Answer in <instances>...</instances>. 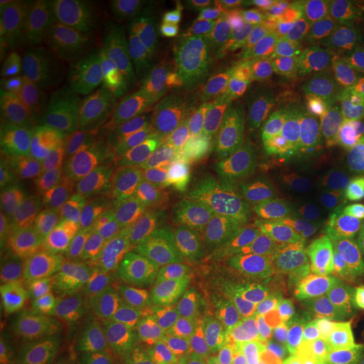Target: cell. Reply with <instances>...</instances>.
Listing matches in <instances>:
<instances>
[{"instance_id": "6da1fadb", "label": "cell", "mask_w": 364, "mask_h": 364, "mask_svg": "<svg viewBox=\"0 0 364 364\" xmlns=\"http://www.w3.org/2000/svg\"><path fill=\"white\" fill-rule=\"evenodd\" d=\"M56 179L108 226L149 220L167 188L162 161L115 117L75 118L56 144Z\"/></svg>"}, {"instance_id": "7a4b0ae2", "label": "cell", "mask_w": 364, "mask_h": 364, "mask_svg": "<svg viewBox=\"0 0 364 364\" xmlns=\"http://www.w3.org/2000/svg\"><path fill=\"white\" fill-rule=\"evenodd\" d=\"M206 250L169 215L134 226L122 247L115 280L95 314H113L172 338L196 326Z\"/></svg>"}, {"instance_id": "3957f363", "label": "cell", "mask_w": 364, "mask_h": 364, "mask_svg": "<svg viewBox=\"0 0 364 364\" xmlns=\"http://www.w3.org/2000/svg\"><path fill=\"white\" fill-rule=\"evenodd\" d=\"M108 107L154 152L176 161L238 120L240 100L140 53L117 78Z\"/></svg>"}, {"instance_id": "277c9868", "label": "cell", "mask_w": 364, "mask_h": 364, "mask_svg": "<svg viewBox=\"0 0 364 364\" xmlns=\"http://www.w3.org/2000/svg\"><path fill=\"white\" fill-rule=\"evenodd\" d=\"M130 11L145 56L236 91L248 65L250 38L233 6L211 0H135Z\"/></svg>"}, {"instance_id": "5b68a950", "label": "cell", "mask_w": 364, "mask_h": 364, "mask_svg": "<svg viewBox=\"0 0 364 364\" xmlns=\"http://www.w3.org/2000/svg\"><path fill=\"white\" fill-rule=\"evenodd\" d=\"M78 2H29L0 12L2 150L21 125H34L56 108L68 43Z\"/></svg>"}, {"instance_id": "8992f818", "label": "cell", "mask_w": 364, "mask_h": 364, "mask_svg": "<svg viewBox=\"0 0 364 364\" xmlns=\"http://www.w3.org/2000/svg\"><path fill=\"white\" fill-rule=\"evenodd\" d=\"M253 118H238L167 174L169 216L196 236H221L257 209Z\"/></svg>"}, {"instance_id": "52a82bcc", "label": "cell", "mask_w": 364, "mask_h": 364, "mask_svg": "<svg viewBox=\"0 0 364 364\" xmlns=\"http://www.w3.org/2000/svg\"><path fill=\"white\" fill-rule=\"evenodd\" d=\"M292 260V243L255 213L206 252L196 326L245 329L277 294Z\"/></svg>"}, {"instance_id": "ba28073f", "label": "cell", "mask_w": 364, "mask_h": 364, "mask_svg": "<svg viewBox=\"0 0 364 364\" xmlns=\"http://www.w3.org/2000/svg\"><path fill=\"white\" fill-rule=\"evenodd\" d=\"M255 120L273 147L292 164L321 213L339 209L343 198L322 130L321 98L309 66L280 53L268 54Z\"/></svg>"}, {"instance_id": "9c48e42d", "label": "cell", "mask_w": 364, "mask_h": 364, "mask_svg": "<svg viewBox=\"0 0 364 364\" xmlns=\"http://www.w3.org/2000/svg\"><path fill=\"white\" fill-rule=\"evenodd\" d=\"M140 53L130 2H78L56 110L75 118L103 112L120 73Z\"/></svg>"}, {"instance_id": "30bf717a", "label": "cell", "mask_w": 364, "mask_h": 364, "mask_svg": "<svg viewBox=\"0 0 364 364\" xmlns=\"http://www.w3.org/2000/svg\"><path fill=\"white\" fill-rule=\"evenodd\" d=\"M364 280V230L358 225L312 240L287 268L273 299L247 326V343L263 348L285 318Z\"/></svg>"}, {"instance_id": "8fae6325", "label": "cell", "mask_w": 364, "mask_h": 364, "mask_svg": "<svg viewBox=\"0 0 364 364\" xmlns=\"http://www.w3.org/2000/svg\"><path fill=\"white\" fill-rule=\"evenodd\" d=\"M2 309H17L83 324L93 309L68 268L39 236L2 225Z\"/></svg>"}, {"instance_id": "7c38bea8", "label": "cell", "mask_w": 364, "mask_h": 364, "mask_svg": "<svg viewBox=\"0 0 364 364\" xmlns=\"http://www.w3.org/2000/svg\"><path fill=\"white\" fill-rule=\"evenodd\" d=\"M56 189V218L41 240L68 268L95 314L115 280L124 245H120L115 228L81 206L65 189L59 186Z\"/></svg>"}, {"instance_id": "4fadbf2b", "label": "cell", "mask_w": 364, "mask_h": 364, "mask_svg": "<svg viewBox=\"0 0 364 364\" xmlns=\"http://www.w3.org/2000/svg\"><path fill=\"white\" fill-rule=\"evenodd\" d=\"M252 136L257 213L272 223L292 247H299L317 231L321 209L292 164L273 147L255 118Z\"/></svg>"}, {"instance_id": "5bb4252c", "label": "cell", "mask_w": 364, "mask_h": 364, "mask_svg": "<svg viewBox=\"0 0 364 364\" xmlns=\"http://www.w3.org/2000/svg\"><path fill=\"white\" fill-rule=\"evenodd\" d=\"M81 326L44 314L2 309V364H78Z\"/></svg>"}, {"instance_id": "9a60e30c", "label": "cell", "mask_w": 364, "mask_h": 364, "mask_svg": "<svg viewBox=\"0 0 364 364\" xmlns=\"http://www.w3.org/2000/svg\"><path fill=\"white\" fill-rule=\"evenodd\" d=\"M364 318V280L285 318L263 349L272 364H294L309 349Z\"/></svg>"}, {"instance_id": "2e32d148", "label": "cell", "mask_w": 364, "mask_h": 364, "mask_svg": "<svg viewBox=\"0 0 364 364\" xmlns=\"http://www.w3.org/2000/svg\"><path fill=\"white\" fill-rule=\"evenodd\" d=\"M322 130L343 201L364 191V117L331 78L321 75Z\"/></svg>"}, {"instance_id": "e0dca14e", "label": "cell", "mask_w": 364, "mask_h": 364, "mask_svg": "<svg viewBox=\"0 0 364 364\" xmlns=\"http://www.w3.org/2000/svg\"><path fill=\"white\" fill-rule=\"evenodd\" d=\"M363 11L361 0H280L273 21L280 38L294 48L332 49L346 41Z\"/></svg>"}, {"instance_id": "ac0fdd59", "label": "cell", "mask_w": 364, "mask_h": 364, "mask_svg": "<svg viewBox=\"0 0 364 364\" xmlns=\"http://www.w3.org/2000/svg\"><path fill=\"white\" fill-rule=\"evenodd\" d=\"M166 338L129 318L91 314L81 326L78 364H154Z\"/></svg>"}, {"instance_id": "d6986e66", "label": "cell", "mask_w": 364, "mask_h": 364, "mask_svg": "<svg viewBox=\"0 0 364 364\" xmlns=\"http://www.w3.org/2000/svg\"><path fill=\"white\" fill-rule=\"evenodd\" d=\"M250 348L245 329H203L193 326L162 344L161 364H231Z\"/></svg>"}, {"instance_id": "ffe728a7", "label": "cell", "mask_w": 364, "mask_h": 364, "mask_svg": "<svg viewBox=\"0 0 364 364\" xmlns=\"http://www.w3.org/2000/svg\"><path fill=\"white\" fill-rule=\"evenodd\" d=\"M56 176V145L39 129L26 130L12 152L4 171V191L7 196L44 189Z\"/></svg>"}, {"instance_id": "44dd1931", "label": "cell", "mask_w": 364, "mask_h": 364, "mask_svg": "<svg viewBox=\"0 0 364 364\" xmlns=\"http://www.w3.org/2000/svg\"><path fill=\"white\" fill-rule=\"evenodd\" d=\"M4 223L19 231L44 238L58 213V189L27 191L4 199Z\"/></svg>"}, {"instance_id": "7402d4cb", "label": "cell", "mask_w": 364, "mask_h": 364, "mask_svg": "<svg viewBox=\"0 0 364 364\" xmlns=\"http://www.w3.org/2000/svg\"><path fill=\"white\" fill-rule=\"evenodd\" d=\"M322 75L334 81L364 117V38L346 39L329 49Z\"/></svg>"}, {"instance_id": "603a6c76", "label": "cell", "mask_w": 364, "mask_h": 364, "mask_svg": "<svg viewBox=\"0 0 364 364\" xmlns=\"http://www.w3.org/2000/svg\"><path fill=\"white\" fill-rule=\"evenodd\" d=\"M364 351V318L304 353L294 364H346Z\"/></svg>"}, {"instance_id": "cb8c5ba5", "label": "cell", "mask_w": 364, "mask_h": 364, "mask_svg": "<svg viewBox=\"0 0 364 364\" xmlns=\"http://www.w3.org/2000/svg\"><path fill=\"white\" fill-rule=\"evenodd\" d=\"M231 364H272V361L270 358L267 356L265 349L250 346V348L245 349L243 354Z\"/></svg>"}, {"instance_id": "d4e9b609", "label": "cell", "mask_w": 364, "mask_h": 364, "mask_svg": "<svg viewBox=\"0 0 364 364\" xmlns=\"http://www.w3.org/2000/svg\"><path fill=\"white\" fill-rule=\"evenodd\" d=\"M351 225H358L364 230V191L351 203Z\"/></svg>"}, {"instance_id": "484cf974", "label": "cell", "mask_w": 364, "mask_h": 364, "mask_svg": "<svg viewBox=\"0 0 364 364\" xmlns=\"http://www.w3.org/2000/svg\"><path fill=\"white\" fill-rule=\"evenodd\" d=\"M346 364H364V351L359 354V356H356L354 359H351V361L349 363H346Z\"/></svg>"}, {"instance_id": "4316f807", "label": "cell", "mask_w": 364, "mask_h": 364, "mask_svg": "<svg viewBox=\"0 0 364 364\" xmlns=\"http://www.w3.org/2000/svg\"><path fill=\"white\" fill-rule=\"evenodd\" d=\"M154 364H161V363H159V361H157V363H154Z\"/></svg>"}]
</instances>
